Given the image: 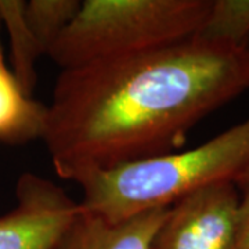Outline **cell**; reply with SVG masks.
I'll return each instance as SVG.
<instances>
[{"mask_svg":"<svg viewBox=\"0 0 249 249\" xmlns=\"http://www.w3.org/2000/svg\"><path fill=\"white\" fill-rule=\"evenodd\" d=\"M249 88L245 49L198 37L62 70L43 142L57 176L98 172L180 151L188 132Z\"/></svg>","mask_w":249,"mask_h":249,"instance_id":"obj_1","label":"cell"},{"mask_svg":"<svg viewBox=\"0 0 249 249\" xmlns=\"http://www.w3.org/2000/svg\"><path fill=\"white\" fill-rule=\"evenodd\" d=\"M249 165V118L193 150L98 172L80 183L88 211L121 222L169 208L201 188L234 178Z\"/></svg>","mask_w":249,"mask_h":249,"instance_id":"obj_2","label":"cell"},{"mask_svg":"<svg viewBox=\"0 0 249 249\" xmlns=\"http://www.w3.org/2000/svg\"><path fill=\"white\" fill-rule=\"evenodd\" d=\"M212 0H85L49 57L62 70L145 53L188 40Z\"/></svg>","mask_w":249,"mask_h":249,"instance_id":"obj_3","label":"cell"},{"mask_svg":"<svg viewBox=\"0 0 249 249\" xmlns=\"http://www.w3.org/2000/svg\"><path fill=\"white\" fill-rule=\"evenodd\" d=\"M238 206L232 181L194 191L170 206L150 249H238Z\"/></svg>","mask_w":249,"mask_h":249,"instance_id":"obj_4","label":"cell"},{"mask_svg":"<svg viewBox=\"0 0 249 249\" xmlns=\"http://www.w3.org/2000/svg\"><path fill=\"white\" fill-rule=\"evenodd\" d=\"M17 206L0 216V249H54L82 205L61 187L32 172L16 187Z\"/></svg>","mask_w":249,"mask_h":249,"instance_id":"obj_5","label":"cell"},{"mask_svg":"<svg viewBox=\"0 0 249 249\" xmlns=\"http://www.w3.org/2000/svg\"><path fill=\"white\" fill-rule=\"evenodd\" d=\"M169 208L111 222L82 205L79 214L54 249H150L154 234L165 220Z\"/></svg>","mask_w":249,"mask_h":249,"instance_id":"obj_6","label":"cell"},{"mask_svg":"<svg viewBox=\"0 0 249 249\" xmlns=\"http://www.w3.org/2000/svg\"><path fill=\"white\" fill-rule=\"evenodd\" d=\"M47 106L27 96L10 70H0V142L21 144L42 139Z\"/></svg>","mask_w":249,"mask_h":249,"instance_id":"obj_7","label":"cell"},{"mask_svg":"<svg viewBox=\"0 0 249 249\" xmlns=\"http://www.w3.org/2000/svg\"><path fill=\"white\" fill-rule=\"evenodd\" d=\"M22 0H0V21L7 28L11 45V73L21 90L32 97L36 85L35 64L43 54L28 27Z\"/></svg>","mask_w":249,"mask_h":249,"instance_id":"obj_8","label":"cell"},{"mask_svg":"<svg viewBox=\"0 0 249 249\" xmlns=\"http://www.w3.org/2000/svg\"><path fill=\"white\" fill-rule=\"evenodd\" d=\"M196 37L245 49L249 40V0H212Z\"/></svg>","mask_w":249,"mask_h":249,"instance_id":"obj_9","label":"cell"},{"mask_svg":"<svg viewBox=\"0 0 249 249\" xmlns=\"http://www.w3.org/2000/svg\"><path fill=\"white\" fill-rule=\"evenodd\" d=\"M80 7L79 0L25 1V19L43 55H47Z\"/></svg>","mask_w":249,"mask_h":249,"instance_id":"obj_10","label":"cell"},{"mask_svg":"<svg viewBox=\"0 0 249 249\" xmlns=\"http://www.w3.org/2000/svg\"><path fill=\"white\" fill-rule=\"evenodd\" d=\"M232 183L237 187L238 196H240L238 249H249V165L234 178Z\"/></svg>","mask_w":249,"mask_h":249,"instance_id":"obj_11","label":"cell"},{"mask_svg":"<svg viewBox=\"0 0 249 249\" xmlns=\"http://www.w3.org/2000/svg\"><path fill=\"white\" fill-rule=\"evenodd\" d=\"M0 70H9L6 62H4V57H3V52H1V46H0Z\"/></svg>","mask_w":249,"mask_h":249,"instance_id":"obj_12","label":"cell"},{"mask_svg":"<svg viewBox=\"0 0 249 249\" xmlns=\"http://www.w3.org/2000/svg\"><path fill=\"white\" fill-rule=\"evenodd\" d=\"M245 50H247V53H248L249 55V40H248V43H247V46H245Z\"/></svg>","mask_w":249,"mask_h":249,"instance_id":"obj_13","label":"cell"}]
</instances>
